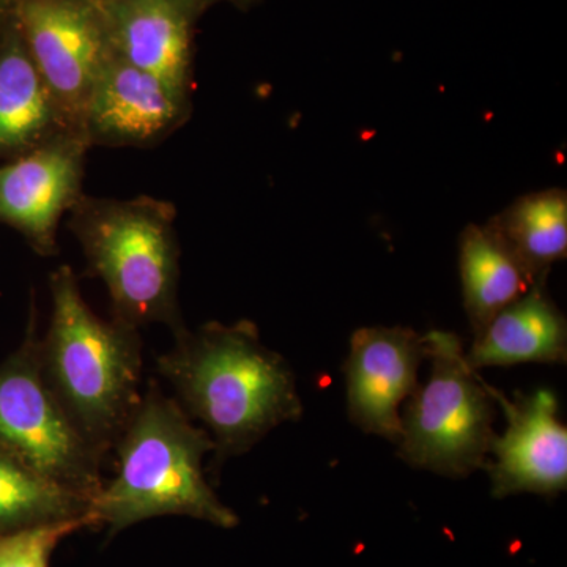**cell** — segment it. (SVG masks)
Returning a JSON list of instances; mask_svg holds the SVG:
<instances>
[{
    "label": "cell",
    "mask_w": 567,
    "mask_h": 567,
    "mask_svg": "<svg viewBox=\"0 0 567 567\" xmlns=\"http://www.w3.org/2000/svg\"><path fill=\"white\" fill-rule=\"evenodd\" d=\"M18 28L37 70L73 128L111 48L95 0H22Z\"/></svg>",
    "instance_id": "7"
},
{
    "label": "cell",
    "mask_w": 567,
    "mask_h": 567,
    "mask_svg": "<svg viewBox=\"0 0 567 567\" xmlns=\"http://www.w3.org/2000/svg\"><path fill=\"white\" fill-rule=\"evenodd\" d=\"M69 132L80 130L55 103L25 48L17 17L10 18L0 32V156L18 158Z\"/></svg>",
    "instance_id": "13"
},
{
    "label": "cell",
    "mask_w": 567,
    "mask_h": 567,
    "mask_svg": "<svg viewBox=\"0 0 567 567\" xmlns=\"http://www.w3.org/2000/svg\"><path fill=\"white\" fill-rule=\"evenodd\" d=\"M39 350L32 322L20 352L0 365V450L93 499L104 484V458L85 442L55 398Z\"/></svg>",
    "instance_id": "6"
},
{
    "label": "cell",
    "mask_w": 567,
    "mask_h": 567,
    "mask_svg": "<svg viewBox=\"0 0 567 567\" xmlns=\"http://www.w3.org/2000/svg\"><path fill=\"white\" fill-rule=\"evenodd\" d=\"M156 360L175 401L213 440V472L249 453L276 427L297 423L303 402L286 358L268 349L249 320L208 322L175 334Z\"/></svg>",
    "instance_id": "1"
},
{
    "label": "cell",
    "mask_w": 567,
    "mask_h": 567,
    "mask_svg": "<svg viewBox=\"0 0 567 567\" xmlns=\"http://www.w3.org/2000/svg\"><path fill=\"white\" fill-rule=\"evenodd\" d=\"M425 358V334L413 328L364 327L354 331L344 364L350 421L365 434L398 445L401 406L420 386L417 369Z\"/></svg>",
    "instance_id": "11"
},
{
    "label": "cell",
    "mask_w": 567,
    "mask_h": 567,
    "mask_svg": "<svg viewBox=\"0 0 567 567\" xmlns=\"http://www.w3.org/2000/svg\"><path fill=\"white\" fill-rule=\"evenodd\" d=\"M465 358L475 371L522 363L565 364L567 320L551 300L547 281L536 282L524 297L498 312L473 338Z\"/></svg>",
    "instance_id": "14"
},
{
    "label": "cell",
    "mask_w": 567,
    "mask_h": 567,
    "mask_svg": "<svg viewBox=\"0 0 567 567\" xmlns=\"http://www.w3.org/2000/svg\"><path fill=\"white\" fill-rule=\"evenodd\" d=\"M458 270L473 338L535 286L517 257L487 224L465 227L458 240Z\"/></svg>",
    "instance_id": "15"
},
{
    "label": "cell",
    "mask_w": 567,
    "mask_h": 567,
    "mask_svg": "<svg viewBox=\"0 0 567 567\" xmlns=\"http://www.w3.org/2000/svg\"><path fill=\"white\" fill-rule=\"evenodd\" d=\"M91 505L89 496L41 476L0 450V535L55 522L91 518Z\"/></svg>",
    "instance_id": "17"
},
{
    "label": "cell",
    "mask_w": 567,
    "mask_h": 567,
    "mask_svg": "<svg viewBox=\"0 0 567 567\" xmlns=\"http://www.w3.org/2000/svg\"><path fill=\"white\" fill-rule=\"evenodd\" d=\"M487 226L517 257L533 282L547 281L554 264L567 256V193L543 189L518 197Z\"/></svg>",
    "instance_id": "16"
},
{
    "label": "cell",
    "mask_w": 567,
    "mask_h": 567,
    "mask_svg": "<svg viewBox=\"0 0 567 567\" xmlns=\"http://www.w3.org/2000/svg\"><path fill=\"white\" fill-rule=\"evenodd\" d=\"M114 450L117 473L92 499L93 525L115 535L148 518L186 516L237 527V514L205 477L204 457L215 451L210 435L158 383H148Z\"/></svg>",
    "instance_id": "2"
},
{
    "label": "cell",
    "mask_w": 567,
    "mask_h": 567,
    "mask_svg": "<svg viewBox=\"0 0 567 567\" xmlns=\"http://www.w3.org/2000/svg\"><path fill=\"white\" fill-rule=\"evenodd\" d=\"M177 208L169 200L141 196L107 199L82 194L70 212L87 271L110 293L112 319L140 330L166 324L173 334L186 330L178 301L181 245Z\"/></svg>",
    "instance_id": "4"
},
{
    "label": "cell",
    "mask_w": 567,
    "mask_h": 567,
    "mask_svg": "<svg viewBox=\"0 0 567 567\" xmlns=\"http://www.w3.org/2000/svg\"><path fill=\"white\" fill-rule=\"evenodd\" d=\"M22 0H0V20L13 17L17 13L18 7L21 6Z\"/></svg>",
    "instance_id": "20"
},
{
    "label": "cell",
    "mask_w": 567,
    "mask_h": 567,
    "mask_svg": "<svg viewBox=\"0 0 567 567\" xmlns=\"http://www.w3.org/2000/svg\"><path fill=\"white\" fill-rule=\"evenodd\" d=\"M89 151L84 133L69 132L0 166V221L41 256L59 252V224L84 194Z\"/></svg>",
    "instance_id": "8"
},
{
    "label": "cell",
    "mask_w": 567,
    "mask_h": 567,
    "mask_svg": "<svg viewBox=\"0 0 567 567\" xmlns=\"http://www.w3.org/2000/svg\"><path fill=\"white\" fill-rule=\"evenodd\" d=\"M13 17H14V14H13ZM13 17H10V18H13ZM10 18H7V20H0V32H2L3 25H6L7 22H9Z\"/></svg>",
    "instance_id": "21"
},
{
    "label": "cell",
    "mask_w": 567,
    "mask_h": 567,
    "mask_svg": "<svg viewBox=\"0 0 567 567\" xmlns=\"http://www.w3.org/2000/svg\"><path fill=\"white\" fill-rule=\"evenodd\" d=\"M91 525V518H74L0 535V567H50L63 537Z\"/></svg>",
    "instance_id": "18"
},
{
    "label": "cell",
    "mask_w": 567,
    "mask_h": 567,
    "mask_svg": "<svg viewBox=\"0 0 567 567\" xmlns=\"http://www.w3.org/2000/svg\"><path fill=\"white\" fill-rule=\"evenodd\" d=\"M431 375L406 399L398 456L415 468L464 480L484 468L495 439V401L486 380L466 363L454 333L429 331Z\"/></svg>",
    "instance_id": "5"
},
{
    "label": "cell",
    "mask_w": 567,
    "mask_h": 567,
    "mask_svg": "<svg viewBox=\"0 0 567 567\" xmlns=\"http://www.w3.org/2000/svg\"><path fill=\"white\" fill-rule=\"evenodd\" d=\"M50 290L51 320L40 341L41 369L71 423L104 458L141 402L140 331L95 315L69 265L52 271Z\"/></svg>",
    "instance_id": "3"
},
{
    "label": "cell",
    "mask_w": 567,
    "mask_h": 567,
    "mask_svg": "<svg viewBox=\"0 0 567 567\" xmlns=\"http://www.w3.org/2000/svg\"><path fill=\"white\" fill-rule=\"evenodd\" d=\"M183 7H185L186 11L197 21V18L200 14L205 13L208 9H212L216 3H233V6L238 7V9L245 10L248 7H251L256 0H178Z\"/></svg>",
    "instance_id": "19"
},
{
    "label": "cell",
    "mask_w": 567,
    "mask_h": 567,
    "mask_svg": "<svg viewBox=\"0 0 567 567\" xmlns=\"http://www.w3.org/2000/svg\"><path fill=\"white\" fill-rule=\"evenodd\" d=\"M192 115V95L111 51L89 95L81 128L91 147L147 148L169 140Z\"/></svg>",
    "instance_id": "9"
},
{
    "label": "cell",
    "mask_w": 567,
    "mask_h": 567,
    "mask_svg": "<svg viewBox=\"0 0 567 567\" xmlns=\"http://www.w3.org/2000/svg\"><path fill=\"white\" fill-rule=\"evenodd\" d=\"M506 429L495 435L487 470L495 498L517 494L555 496L567 488V429L550 390L507 398L486 383Z\"/></svg>",
    "instance_id": "10"
},
{
    "label": "cell",
    "mask_w": 567,
    "mask_h": 567,
    "mask_svg": "<svg viewBox=\"0 0 567 567\" xmlns=\"http://www.w3.org/2000/svg\"><path fill=\"white\" fill-rule=\"evenodd\" d=\"M111 51L192 95L194 18L178 0H95Z\"/></svg>",
    "instance_id": "12"
}]
</instances>
